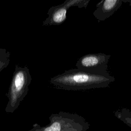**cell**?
Segmentation results:
<instances>
[{"label":"cell","instance_id":"obj_1","mask_svg":"<svg viewBox=\"0 0 131 131\" xmlns=\"http://www.w3.org/2000/svg\"><path fill=\"white\" fill-rule=\"evenodd\" d=\"M114 81L115 78L108 72L95 73L76 68L53 77L49 82L58 89L81 91L106 88Z\"/></svg>","mask_w":131,"mask_h":131},{"label":"cell","instance_id":"obj_2","mask_svg":"<svg viewBox=\"0 0 131 131\" xmlns=\"http://www.w3.org/2000/svg\"><path fill=\"white\" fill-rule=\"evenodd\" d=\"M32 80L30 70L27 66L15 65L14 71L6 96L8 102L5 108L7 113H13L19 106L29 91Z\"/></svg>","mask_w":131,"mask_h":131},{"label":"cell","instance_id":"obj_3","mask_svg":"<svg viewBox=\"0 0 131 131\" xmlns=\"http://www.w3.org/2000/svg\"><path fill=\"white\" fill-rule=\"evenodd\" d=\"M49 120V124L43 126L33 124L28 131H86L90 128L89 123L83 117L75 113L60 111L52 114Z\"/></svg>","mask_w":131,"mask_h":131},{"label":"cell","instance_id":"obj_4","mask_svg":"<svg viewBox=\"0 0 131 131\" xmlns=\"http://www.w3.org/2000/svg\"><path fill=\"white\" fill-rule=\"evenodd\" d=\"M110 55L104 53H89L81 57L76 63V68L89 72L108 73L107 67Z\"/></svg>","mask_w":131,"mask_h":131},{"label":"cell","instance_id":"obj_5","mask_svg":"<svg viewBox=\"0 0 131 131\" xmlns=\"http://www.w3.org/2000/svg\"><path fill=\"white\" fill-rule=\"evenodd\" d=\"M122 0H102L96 5L93 15L98 22L105 20L120 8Z\"/></svg>","mask_w":131,"mask_h":131},{"label":"cell","instance_id":"obj_6","mask_svg":"<svg viewBox=\"0 0 131 131\" xmlns=\"http://www.w3.org/2000/svg\"><path fill=\"white\" fill-rule=\"evenodd\" d=\"M68 9L69 8L64 3L51 7L47 12L48 17L42 22V26L59 25L63 23L67 18Z\"/></svg>","mask_w":131,"mask_h":131},{"label":"cell","instance_id":"obj_7","mask_svg":"<svg viewBox=\"0 0 131 131\" xmlns=\"http://www.w3.org/2000/svg\"><path fill=\"white\" fill-rule=\"evenodd\" d=\"M114 115L131 128V109L121 108L114 112Z\"/></svg>","mask_w":131,"mask_h":131},{"label":"cell","instance_id":"obj_8","mask_svg":"<svg viewBox=\"0 0 131 131\" xmlns=\"http://www.w3.org/2000/svg\"><path fill=\"white\" fill-rule=\"evenodd\" d=\"M90 0H66L64 3L69 9L71 7H77L79 8H86Z\"/></svg>","mask_w":131,"mask_h":131},{"label":"cell","instance_id":"obj_9","mask_svg":"<svg viewBox=\"0 0 131 131\" xmlns=\"http://www.w3.org/2000/svg\"><path fill=\"white\" fill-rule=\"evenodd\" d=\"M9 52H7L5 49L0 48V61L9 59Z\"/></svg>","mask_w":131,"mask_h":131},{"label":"cell","instance_id":"obj_10","mask_svg":"<svg viewBox=\"0 0 131 131\" xmlns=\"http://www.w3.org/2000/svg\"><path fill=\"white\" fill-rule=\"evenodd\" d=\"M9 61H10L9 59L4 60V61H0V72L3 69H4L5 68H6L8 66V65L9 63Z\"/></svg>","mask_w":131,"mask_h":131},{"label":"cell","instance_id":"obj_11","mask_svg":"<svg viewBox=\"0 0 131 131\" xmlns=\"http://www.w3.org/2000/svg\"><path fill=\"white\" fill-rule=\"evenodd\" d=\"M122 2L123 3H128L129 5L131 6V0H122Z\"/></svg>","mask_w":131,"mask_h":131}]
</instances>
